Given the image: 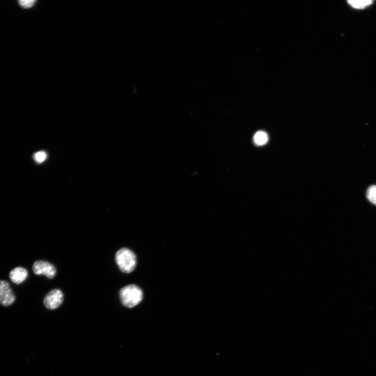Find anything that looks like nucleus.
<instances>
[{
    "label": "nucleus",
    "mask_w": 376,
    "mask_h": 376,
    "mask_svg": "<svg viewBox=\"0 0 376 376\" xmlns=\"http://www.w3.org/2000/svg\"><path fill=\"white\" fill-rule=\"evenodd\" d=\"M119 296L123 305L130 308L138 305L143 298L141 289L134 284L123 287L120 291Z\"/></svg>",
    "instance_id": "obj_1"
},
{
    "label": "nucleus",
    "mask_w": 376,
    "mask_h": 376,
    "mask_svg": "<svg viewBox=\"0 0 376 376\" xmlns=\"http://www.w3.org/2000/svg\"><path fill=\"white\" fill-rule=\"evenodd\" d=\"M254 141L256 145L262 146L264 145L268 141V136L265 132L260 131L255 134Z\"/></svg>",
    "instance_id": "obj_7"
},
{
    "label": "nucleus",
    "mask_w": 376,
    "mask_h": 376,
    "mask_svg": "<svg viewBox=\"0 0 376 376\" xmlns=\"http://www.w3.org/2000/svg\"><path fill=\"white\" fill-rule=\"evenodd\" d=\"M36 2L35 0H21L19 3L21 6L24 8H30L34 6Z\"/></svg>",
    "instance_id": "obj_11"
},
{
    "label": "nucleus",
    "mask_w": 376,
    "mask_h": 376,
    "mask_svg": "<svg viewBox=\"0 0 376 376\" xmlns=\"http://www.w3.org/2000/svg\"><path fill=\"white\" fill-rule=\"evenodd\" d=\"M63 294L59 289H54L50 291L43 300L45 307L50 310L59 307L63 303Z\"/></svg>",
    "instance_id": "obj_5"
},
{
    "label": "nucleus",
    "mask_w": 376,
    "mask_h": 376,
    "mask_svg": "<svg viewBox=\"0 0 376 376\" xmlns=\"http://www.w3.org/2000/svg\"><path fill=\"white\" fill-rule=\"evenodd\" d=\"M366 196L371 203L376 205V186L374 185L368 188Z\"/></svg>",
    "instance_id": "obj_9"
},
{
    "label": "nucleus",
    "mask_w": 376,
    "mask_h": 376,
    "mask_svg": "<svg viewBox=\"0 0 376 376\" xmlns=\"http://www.w3.org/2000/svg\"><path fill=\"white\" fill-rule=\"evenodd\" d=\"M47 158V154L45 151H39L35 153L34 155L35 161L38 163H42L44 162Z\"/></svg>",
    "instance_id": "obj_10"
},
{
    "label": "nucleus",
    "mask_w": 376,
    "mask_h": 376,
    "mask_svg": "<svg viewBox=\"0 0 376 376\" xmlns=\"http://www.w3.org/2000/svg\"><path fill=\"white\" fill-rule=\"evenodd\" d=\"M15 301L16 296L8 282L0 280V303L8 307L12 305Z\"/></svg>",
    "instance_id": "obj_4"
},
{
    "label": "nucleus",
    "mask_w": 376,
    "mask_h": 376,
    "mask_svg": "<svg viewBox=\"0 0 376 376\" xmlns=\"http://www.w3.org/2000/svg\"><path fill=\"white\" fill-rule=\"evenodd\" d=\"M348 3L352 8L356 9H364L371 5L373 1H348Z\"/></svg>",
    "instance_id": "obj_8"
},
{
    "label": "nucleus",
    "mask_w": 376,
    "mask_h": 376,
    "mask_svg": "<svg viewBox=\"0 0 376 376\" xmlns=\"http://www.w3.org/2000/svg\"><path fill=\"white\" fill-rule=\"evenodd\" d=\"M115 262L120 270L124 273L132 272L136 265V257L134 253L127 248H122L115 254Z\"/></svg>",
    "instance_id": "obj_2"
},
{
    "label": "nucleus",
    "mask_w": 376,
    "mask_h": 376,
    "mask_svg": "<svg viewBox=\"0 0 376 376\" xmlns=\"http://www.w3.org/2000/svg\"><path fill=\"white\" fill-rule=\"evenodd\" d=\"M33 271L36 275H43L50 279H53L56 275V267L52 263L43 260H38L33 265Z\"/></svg>",
    "instance_id": "obj_3"
},
{
    "label": "nucleus",
    "mask_w": 376,
    "mask_h": 376,
    "mask_svg": "<svg viewBox=\"0 0 376 376\" xmlns=\"http://www.w3.org/2000/svg\"><path fill=\"white\" fill-rule=\"evenodd\" d=\"M28 274V271L24 267H17L10 272L9 277L14 283L19 284L26 280Z\"/></svg>",
    "instance_id": "obj_6"
}]
</instances>
